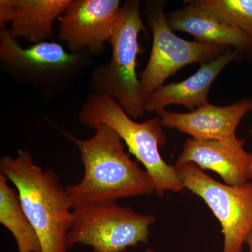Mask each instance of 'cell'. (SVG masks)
<instances>
[{"mask_svg":"<svg viewBox=\"0 0 252 252\" xmlns=\"http://www.w3.org/2000/svg\"><path fill=\"white\" fill-rule=\"evenodd\" d=\"M79 119L90 128L101 124L112 127L145 167L159 197L185 189L175 166L166 163L159 150L166 144L160 118L135 122L112 97L93 93L83 104Z\"/></svg>","mask_w":252,"mask_h":252,"instance_id":"3957f363","label":"cell"},{"mask_svg":"<svg viewBox=\"0 0 252 252\" xmlns=\"http://www.w3.org/2000/svg\"><path fill=\"white\" fill-rule=\"evenodd\" d=\"M185 188L200 197L222 227L221 252H241L252 229V185L220 183L191 162L175 165Z\"/></svg>","mask_w":252,"mask_h":252,"instance_id":"52a82bcc","label":"cell"},{"mask_svg":"<svg viewBox=\"0 0 252 252\" xmlns=\"http://www.w3.org/2000/svg\"><path fill=\"white\" fill-rule=\"evenodd\" d=\"M164 1H147L144 16L153 34L152 51L140 85L144 102L149 94L163 85L169 77L185 66L215 61L229 48L187 41L176 35L164 13Z\"/></svg>","mask_w":252,"mask_h":252,"instance_id":"8992f818","label":"cell"},{"mask_svg":"<svg viewBox=\"0 0 252 252\" xmlns=\"http://www.w3.org/2000/svg\"><path fill=\"white\" fill-rule=\"evenodd\" d=\"M94 129L85 140L64 132L79 149L84 169L80 182L65 187L73 208L155 193L150 176L131 160L117 132L105 124Z\"/></svg>","mask_w":252,"mask_h":252,"instance_id":"6da1fadb","label":"cell"},{"mask_svg":"<svg viewBox=\"0 0 252 252\" xmlns=\"http://www.w3.org/2000/svg\"><path fill=\"white\" fill-rule=\"evenodd\" d=\"M146 252H156L155 250H152V249L148 248V249H147V251H146Z\"/></svg>","mask_w":252,"mask_h":252,"instance_id":"ffe728a7","label":"cell"},{"mask_svg":"<svg viewBox=\"0 0 252 252\" xmlns=\"http://www.w3.org/2000/svg\"><path fill=\"white\" fill-rule=\"evenodd\" d=\"M220 22L238 28L252 40V0H189Z\"/></svg>","mask_w":252,"mask_h":252,"instance_id":"2e32d148","label":"cell"},{"mask_svg":"<svg viewBox=\"0 0 252 252\" xmlns=\"http://www.w3.org/2000/svg\"><path fill=\"white\" fill-rule=\"evenodd\" d=\"M252 111V99L243 98L228 106L207 102L188 113L163 110L158 116L162 127L175 129L195 140H217L235 135L244 117Z\"/></svg>","mask_w":252,"mask_h":252,"instance_id":"8fae6325","label":"cell"},{"mask_svg":"<svg viewBox=\"0 0 252 252\" xmlns=\"http://www.w3.org/2000/svg\"><path fill=\"white\" fill-rule=\"evenodd\" d=\"M9 182L0 174V223L14 237L18 252H41L39 236L23 212L17 191Z\"/></svg>","mask_w":252,"mask_h":252,"instance_id":"9a60e30c","label":"cell"},{"mask_svg":"<svg viewBox=\"0 0 252 252\" xmlns=\"http://www.w3.org/2000/svg\"><path fill=\"white\" fill-rule=\"evenodd\" d=\"M240 54L239 51L229 48L215 61L201 64L195 74L185 80L158 88L144 101L146 112L158 114L175 104L193 111L207 104L214 81L228 64L238 59Z\"/></svg>","mask_w":252,"mask_h":252,"instance_id":"4fadbf2b","label":"cell"},{"mask_svg":"<svg viewBox=\"0 0 252 252\" xmlns=\"http://www.w3.org/2000/svg\"><path fill=\"white\" fill-rule=\"evenodd\" d=\"M185 4V7L166 14L172 31L189 33L203 44L233 48L240 54L251 45V38L245 32L220 22L188 1Z\"/></svg>","mask_w":252,"mask_h":252,"instance_id":"5bb4252c","label":"cell"},{"mask_svg":"<svg viewBox=\"0 0 252 252\" xmlns=\"http://www.w3.org/2000/svg\"><path fill=\"white\" fill-rule=\"evenodd\" d=\"M245 54H246V57L249 62L252 64V40L251 45H250L248 50L245 51Z\"/></svg>","mask_w":252,"mask_h":252,"instance_id":"ac0fdd59","label":"cell"},{"mask_svg":"<svg viewBox=\"0 0 252 252\" xmlns=\"http://www.w3.org/2000/svg\"><path fill=\"white\" fill-rule=\"evenodd\" d=\"M145 30L140 1H125L109 41L112 59L94 72L91 80L94 93L112 97L127 115L135 119L143 117L146 112L136 72L137 58L142 52L139 36Z\"/></svg>","mask_w":252,"mask_h":252,"instance_id":"277c9868","label":"cell"},{"mask_svg":"<svg viewBox=\"0 0 252 252\" xmlns=\"http://www.w3.org/2000/svg\"><path fill=\"white\" fill-rule=\"evenodd\" d=\"M0 59L8 70L21 79L37 86H54L76 74L82 59L54 41L23 48L4 28L0 32Z\"/></svg>","mask_w":252,"mask_h":252,"instance_id":"ba28073f","label":"cell"},{"mask_svg":"<svg viewBox=\"0 0 252 252\" xmlns=\"http://www.w3.org/2000/svg\"><path fill=\"white\" fill-rule=\"evenodd\" d=\"M250 180H252V160L251 165H250Z\"/></svg>","mask_w":252,"mask_h":252,"instance_id":"d6986e66","label":"cell"},{"mask_svg":"<svg viewBox=\"0 0 252 252\" xmlns=\"http://www.w3.org/2000/svg\"><path fill=\"white\" fill-rule=\"evenodd\" d=\"M121 7L119 0H72L59 18V39L72 52H100L110 41Z\"/></svg>","mask_w":252,"mask_h":252,"instance_id":"9c48e42d","label":"cell"},{"mask_svg":"<svg viewBox=\"0 0 252 252\" xmlns=\"http://www.w3.org/2000/svg\"><path fill=\"white\" fill-rule=\"evenodd\" d=\"M249 248V252H252V229L249 233L248 238H247L246 243Z\"/></svg>","mask_w":252,"mask_h":252,"instance_id":"e0dca14e","label":"cell"},{"mask_svg":"<svg viewBox=\"0 0 252 252\" xmlns=\"http://www.w3.org/2000/svg\"><path fill=\"white\" fill-rule=\"evenodd\" d=\"M245 141L236 135L217 140L189 139L175 165L195 164L216 172L226 185L241 186L250 180L252 154L244 149Z\"/></svg>","mask_w":252,"mask_h":252,"instance_id":"30bf717a","label":"cell"},{"mask_svg":"<svg viewBox=\"0 0 252 252\" xmlns=\"http://www.w3.org/2000/svg\"><path fill=\"white\" fill-rule=\"evenodd\" d=\"M72 0H1L0 26L10 35L38 43L53 39V25Z\"/></svg>","mask_w":252,"mask_h":252,"instance_id":"7c38bea8","label":"cell"},{"mask_svg":"<svg viewBox=\"0 0 252 252\" xmlns=\"http://www.w3.org/2000/svg\"><path fill=\"white\" fill-rule=\"evenodd\" d=\"M0 171L16 187L25 215L35 229L41 252H67L73 207L54 172L36 165L29 152L1 158Z\"/></svg>","mask_w":252,"mask_h":252,"instance_id":"7a4b0ae2","label":"cell"},{"mask_svg":"<svg viewBox=\"0 0 252 252\" xmlns=\"http://www.w3.org/2000/svg\"><path fill=\"white\" fill-rule=\"evenodd\" d=\"M152 215H141L117 202L86 204L73 208L68 245L90 247L92 252H123L148 242Z\"/></svg>","mask_w":252,"mask_h":252,"instance_id":"5b68a950","label":"cell"}]
</instances>
